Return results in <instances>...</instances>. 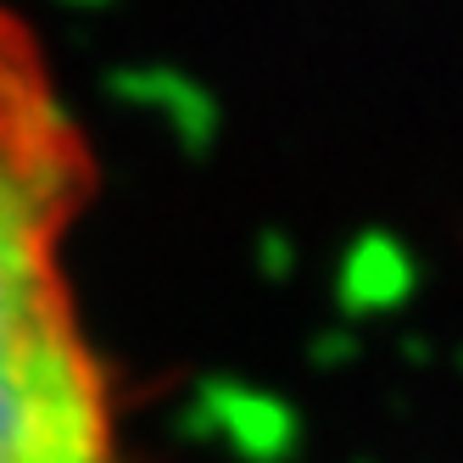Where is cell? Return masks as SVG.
<instances>
[{
    "label": "cell",
    "instance_id": "cell-1",
    "mask_svg": "<svg viewBox=\"0 0 463 463\" xmlns=\"http://www.w3.org/2000/svg\"><path fill=\"white\" fill-rule=\"evenodd\" d=\"M90 146L45 45L0 0V463H112V402L68 241Z\"/></svg>",
    "mask_w": 463,
    "mask_h": 463
}]
</instances>
